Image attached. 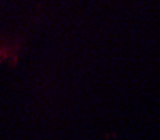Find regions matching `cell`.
I'll return each mask as SVG.
<instances>
[{"mask_svg":"<svg viewBox=\"0 0 160 140\" xmlns=\"http://www.w3.org/2000/svg\"><path fill=\"white\" fill-rule=\"evenodd\" d=\"M22 41L17 37H0V63H8L10 66L17 64Z\"/></svg>","mask_w":160,"mask_h":140,"instance_id":"6da1fadb","label":"cell"}]
</instances>
